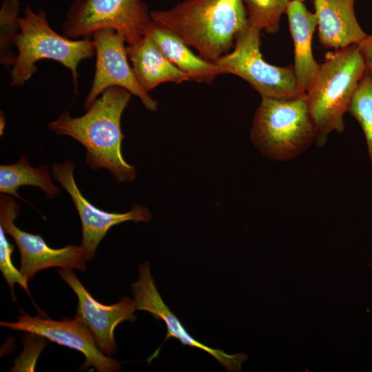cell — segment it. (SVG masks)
<instances>
[{
    "mask_svg": "<svg viewBox=\"0 0 372 372\" xmlns=\"http://www.w3.org/2000/svg\"><path fill=\"white\" fill-rule=\"evenodd\" d=\"M22 186L39 187L48 198H54L60 193V189L52 183L48 167L41 165L34 168L25 156L14 164L0 166L1 194L25 200L18 194V189Z\"/></svg>",
    "mask_w": 372,
    "mask_h": 372,
    "instance_id": "ac0fdd59",
    "label": "cell"
},
{
    "mask_svg": "<svg viewBox=\"0 0 372 372\" xmlns=\"http://www.w3.org/2000/svg\"><path fill=\"white\" fill-rule=\"evenodd\" d=\"M297 1H303V0H297Z\"/></svg>",
    "mask_w": 372,
    "mask_h": 372,
    "instance_id": "484cf974",
    "label": "cell"
},
{
    "mask_svg": "<svg viewBox=\"0 0 372 372\" xmlns=\"http://www.w3.org/2000/svg\"><path fill=\"white\" fill-rule=\"evenodd\" d=\"M5 125V118L3 116V114H2V112H1V134H2V131L4 129Z\"/></svg>",
    "mask_w": 372,
    "mask_h": 372,
    "instance_id": "d4e9b609",
    "label": "cell"
},
{
    "mask_svg": "<svg viewBox=\"0 0 372 372\" xmlns=\"http://www.w3.org/2000/svg\"><path fill=\"white\" fill-rule=\"evenodd\" d=\"M286 14L294 43V73L300 89L306 94L320 68L311 49L318 18L297 0L290 1Z\"/></svg>",
    "mask_w": 372,
    "mask_h": 372,
    "instance_id": "9a60e30c",
    "label": "cell"
},
{
    "mask_svg": "<svg viewBox=\"0 0 372 372\" xmlns=\"http://www.w3.org/2000/svg\"><path fill=\"white\" fill-rule=\"evenodd\" d=\"M250 138L263 156L273 161H291L303 153L316 138V129L306 96H261Z\"/></svg>",
    "mask_w": 372,
    "mask_h": 372,
    "instance_id": "5b68a950",
    "label": "cell"
},
{
    "mask_svg": "<svg viewBox=\"0 0 372 372\" xmlns=\"http://www.w3.org/2000/svg\"><path fill=\"white\" fill-rule=\"evenodd\" d=\"M19 213V206L14 198L3 194L0 198V227L15 241L21 258L19 271L28 281L39 271L50 267L87 269V260L81 246L49 247L39 235L17 227L14 220Z\"/></svg>",
    "mask_w": 372,
    "mask_h": 372,
    "instance_id": "ba28073f",
    "label": "cell"
},
{
    "mask_svg": "<svg viewBox=\"0 0 372 372\" xmlns=\"http://www.w3.org/2000/svg\"><path fill=\"white\" fill-rule=\"evenodd\" d=\"M134 75L147 93L161 83H180L189 81L187 76L174 65L157 45L145 35L126 47Z\"/></svg>",
    "mask_w": 372,
    "mask_h": 372,
    "instance_id": "e0dca14e",
    "label": "cell"
},
{
    "mask_svg": "<svg viewBox=\"0 0 372 372\" xmlns=\"http://www.w3.org/2000/svg\"><path fill=\"white\" fill-rule=\"evenodd\" d=\"M260 32L247 25L236 36L234 50L214 62L224 74H231L244 79L261 96H306L298 85L293 66L278 67L263 59L260 50Z\"/></svg>",
    "mask_w": 372,
    "mask_h": 372,
    "instance_id": "8992f818",
    "label": "cell"
},
{
    "mask_svg": "<svg viewBox=\"0 0 372 372\" xmlns=\"http://www.w3.org/2000/svg\"><path fill=\"white\" fill-rule=\"evenodd\" d=\"M132 95L124 87H110L83 115L72 117L65 111L48 125L57 135L68 136L80 143L85 149V163L92 169L104 168L118 182H131L136 172L122 156L124 135L121 119Z\"/></svg>",
    "mask_w": 372,
    "mask_h": 372,
    "instance_id": "6da1fadb",
    "label": "cell"
},
{
    "mask_svg": "<svg viewBox=\"0 0 372 372\" xmlns=\"http://www.w3.org/2000/svg\"><path fill=\"white\" fill-rule=\"evenodd\" d=\"M166 58L185 73L189 81L210 83L218 75L224 74L214 62L197 56L176 34L151 19L144 30Z\"/></svg>",
    "mask_w": 372,
    "mask_h": 372,
    "instance_id": "2e32d148",
    "label": "cell"
},
{
    "mask_svg": "<svg viewBox=\"0 0 372 372\" xmlns=\"http://www.w3.org/2000/svg\"><path fill=\"white\" fill-rule=\"evenodd\" d=\"M6 234L4 230L0 227V270L14 298V287L16 283L30 294L28 280L12 264L11 256L14 247L7 240Z\"/></svg>",
    "mask_w": 372,
    "mask_h": 372,
    "instance_id": "7402d4cb",
    "label": "cell"
},
{
    "mask_svg": "<svg viewBox=\"0 0 372 372\" xmlns=\"http://www.w3.org/2000/svg\"><path fill=\"white\" fill-rule=\"evenodd\" d=\"M94 42L96 66L90 90L84 101L87 110L107 88L122 87L136 96L146 109L156 111L158 102L137 82L128 61L125 38L112 28H103L92 36Z\"/></svg>",
    "mask_w": 372,
    "mask_h": 372,
    "instance_id": "9c48e42d",
    "label": "cell"
},
{
    "mask_svg": "<svg viewBox=\"0 0 372 372\" xmlns=\"http://www.w3.org/2000/svg\"><path fill=\"white\" fill-rule=\"evenodd\" d=\"M19 32L14 46L17 50L10 72V85H23L37 71V62L50 59L59 62L71 71L77 92L78 65L84 59L95 54L92 37L72 40L56 33L50 25L43 10L35 12L26 6L24 16L19 17Z\"/></svg>",
    "mask_w": 372,
    "mask_h": 372,
    "instance_id": "277c9868",
    "label": "cell"
},
{
    "mask_svg": "<svg viewBox=\"0 0 372 372\" xmlns=\"http://www.w3.org/2000/svg\"><path fill=\"white\" fill-rule=\"evenodd\" d=\"M150 21L148 6L142 0H74L66 13L62 32L70 39L86 38L100 29L112 28L131 45L144 36Z\"/></svg>",
    "mask_w": 372,
    "mask_h": 372,
    "instance_id": "52a82bcc",
    "label": "cell"
},
{
    "mask_svg": "<svg viewBox=\"0 0 372 372\" xmlns=\"http://www.w3.org/2000/svg\"><path fill=\"white\" fill-rule=\"evenodd\" d=\"M58 273L78 298L76 318L90 329L103 353L109 356L114 354L116 349L114 329L120 323L135 319L134 301L123 298L114 304H103L94 300L72 269L61 268Z\"/></svg>",
    "mask_w": 372,
    "mask_h": 372,
    "instance_id": "7c38bea8",
    "label": "cell"
},
{
    "mask_svg": "<svg viewBox=\"0 0 372 372\" xmlns=\"http://www.w3.org/2000/svg\"><path fill=\"white\" fill-rule=\"evenodd\" d=\"M366 64V72L372 75V34L357 43Z\"/></svg>",
    "mask_w": 372,
    "mask_h": 372,
    "instance_id": "cb8c5ba5",
    "label": "cell"
},
{
    "mask_svg": "<svg viewBox=\"0 0 372 372\" xmlns=\"http://www.w3.org/2000/svg\"><path fill=\"white\" fill-rule=\"evenodd\" d=\"M24 337V349L16 360L12 371H33L39 355L46 344L44 337L28 333Z\"/></svg>",
    "mask_w": 372,
    "mask_h": 372,
    "instance_id": "603a6c76",
    "label": "cell"
},
{
    "mask_svg": "<svg viewBox=\"0 0 372 372\" xmlns=\"http://www.w3.org/2000/svg\"><path fill=\"white\" fill-rule=\"evenodd\" d=\"M348 112L362 129L372 163V75L366 71L352 97Z\"/></svg>",
    "mask_w": 372,
    "mask_h": 372,
    "instance_id": "44dd1931",
    "label": "cell"
},
{
    "mask_svg": "<svg viewBox=\"0 0 372 372\" xmlns=\"http://www.w3.org/2000/svg\"><path fill=\"white\" fill-rule=\"evenodd\" d=\"M19 0H3L0 9V63L6 69L12 66L16 54L14 40L19 32Z\"/></svg>",
    "mask_w": 372,
    "mask_h": 372,
    "instance_id": "ffe728a7",
    "label": "cell"
},
{
    "mask_svg": "<svg viewBox=\"0 0 372 372\" xmlns=\"http://www.w3.org/2000/svg\"><path fill=\"white\" fill-rule=\"evenodd\" d=\"M355 0H315L318 39L324 48L338 50L358 43L367 34L356 19Z\"/></svg>",
    "mask_w": 372,
    "mask_h": 372,
    "instance_id": "5bb4252c",
    "label": "cell"
},
{
    "mask_svg": "<svg viewBox=\"0 0 372 372\" xmlns=\"http://www.w3.org/2000/svg\"><path fill=\"white\" fill-rule=\"evenodd\" d=\"M366 71L358 44L336 50L320 64L306 92L309 111L316 129V143L323 146L333 132L344 130V114Z\"/></svg>",
    "mask_w": 372,
    "mask_h": 372,
    "instance_id": "3957f363",
    "label": "cell"
},
{
    "mask_svg": "<svg viewBox=\"0 0 372 372\" xmlns=\"http://www.w3.org/2000/svg\"><path fill=\"white\" fill-rule=\"evenodd\" d=\"M150 17L211 62L226 54L247 26L243 0H184L169 9L151 11Z\"/></svg>",
    "mask_w": 372,
    "mask_h": 372,
    "instance_id": "7a4b0ae2",
    "label": "cell"
},
{
    "mask_svg": "<svg viewBox=\"0 0 372 372\" xmlns=\"http://www.w3.org/2000/svg\"><path fill=\"white\" fill-rule=\"evenodd\" d=\"M136 310L146 311L157 320H162L167 327L163 342L170 338L180 340L184 345L201 349L218 361L228 371H238L247 359L244 353L228 354L220 349H212L195 340L183 327L180 320L170 311L163 300L149 270L147 262L139 266V276L132 284Z\"/></svg>",
    "mask_w": 372,
    "mask_h": 372,
    "instance_id": "4fadbf2b",
    "label": "cell"
},
{
    "mask_svg": "<svg viewBox=\"0 0 372 372\" xmlns=\"http://www.w3.org/2000/svg\"><path fill=\"white\" fill-rule=\"evenodd\" d=\"M247 25L260 31L274 34L280 28L283 13H286L290 0H243Z\"/></svg>",
    "mask_w": 372,
    "mask_h": 372,
    "instance_id": "d6986e66",
    "label": "cell"
},
{
    "mask_svg": "<svg viewBox=\"0 0 372 372\" xmlns=\"http://www.w3.org/2000/svg\"><path fill=\"white\" fill-rule=\"evenodd\" d=\"M3 327L41 335L48 340L83 353L85 361L81 369L94 367L98 372H116L120 364L103 353L90 329L81 321L65 318L54 320L23 313L15 322H1Z\"/></svg>",
    "mask_w": 372,
    "mask_h": 372,
    "instance_id": "30bf717a",
    "label": "cell"
},
{
    "mask_svg": "<svg viewBox=\"0 0 372 372\" xmlns=\"http://www.w3.org/2000/svg\"><path fill=\"white\" fill-rule=\"evenodd\" d=\"M74 165L70 161L52 165L54 179L71 196L79 213L82 226V242L87 260H91L99 244L109 229L118 224L126 221L147 222L152 215L149 209L143 205H135L125 213L105 211L94 206L79 190L74 177Z\"/></svg>",
    "mask_w": 372,
    "mask_h": 372,
    "instance_id": "8fae6325",
    "label": "cell"
}]
</instances>
